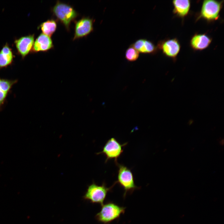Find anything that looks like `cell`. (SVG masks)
Segmentation results:
<instances>
[{
    "label": "cell",
    "mask_w": 224,
    "mask_h": 224,
    "mask_svg": "<svg viewBox=\"0 0 224 224\" xmlns=\"http://www.w3.org/2000/svg\"><path fill=\"white\" fill-rule=\"evenodd\" d=\"M101 206L100 211L95 217L99 222L110 224L113 221L119 219L125 212L126 208L120 206L114 202L107 201Z\"/></svg>",
    "instance_id": "cell-1"
},
{
    "label": "cell",
    "mask_w": 224,
    "mask_h": 224,
    "mask_svg": "<svg viewBox=\"0 0 224 224\" xmlns=\"http://www.w3.org/2000/svg\"><path fill=\"white\" fill-rule=\"evenodd\" d=\"M115 164L118 168L116 181L124 190L123 197L124 198L128 194H131L134 190L140 189V187L135 185L134 176L131 169L118 162Z\"/></svg>",
    "instance_id": "cell-2"
},
{
    "label": "cell",
    "mask_w": 224,
    "mask_h": 224,
    "mask_svg": "<svg viewBox=\"0 0 224 224\" xmlns=\"http://www.w3.org/2000/svg\"><path fill=\"white\" fill-rule=\"evenodd\" d=\"M116 184L115 181L112 185L108 187L105 182H103L101 185H98L93 181L88 187L83 198L92 203L100 204L101 205L104 203L108 193L112 191Z\"/></svg>",
    "instance_id": "cell-3"
},
{
    "label": "cell",
    "mask_w": 224,
    "mask_h": 224,
    "mask_svg": "<svg viewBox=\"0 0 224 224\" xmlns=\"http://www.w3.org/2000/svg\"><path fill=\"white\" fill-rule=\"evenodd\" d=\"M52 12L67 30H69L71 23L78 15L77 12L71 6L58 1L53 7Z\"/></svg>",
    "instance_id": "cell-4"
},
{
    "label": "cell",
    "mask_w": 224,
    "mask_h": 224,
    "mask_svg": "<svg viewBox=\"0 0 224 224\" xmlns=\"http://www.w3.org/2000/svg\"><path fill=\"white\" fill-rule=\"evenodd\" d=\"M224 1L205 0L203 1L201 8L196 17V21L203 19L207 22L216 21L219 17Z\"/></svg>",
    "instance_id": "cell-5"
},
{
    "label": "cell",
    "mask_w": 224,
    "mask_h": 224,
    "mask_svg": "<svg viewBox=\"0 0 224 224\" xmlns=\"http://www.w3.org/2000/svg\"><path fill=\"white\" fill-rule=\"evenodd\" d=\"M128 142L123 144L120 143L115 138L112 137L109 139L103 146L102 150L96 153L97 155L104 154L106 157L105 163L111 159H114L115 163L118 162V158L124 151V147Z\"/></svg>",
    "instance_id": "cell-6"
},
{
    "label": "cell",
    "mask_w": 224,
    "mask_h": 224,
    "mask_svg": "<svg viewBox=\"0 0 224 224\" xmlns=\"http://www.w3.org/2000/svg\"><path fill=\"white\" fill-rule=\"evenodd\" d=\"M157 47L165 56L175 60L180 52L181 45L177 38H169L160 41Z\"/></svg>",
    "instance_id": "cell-7"
},
{
    "label": "cell",
    "mask_w": 224,
    "mask_h": 224,
    "mask_svg": "<svg viewBox=\"0 0 224 224\" xmlns=\"http://www.w3.org/2000/svg\"><path fill=\"white\" fill-rule=\"evenodd\" d=\"M94 20L89 17H83L75 22L73 40L87 36L93 30Z\"/></svg>",
    "instance_id": "cell-8"
},
{
    "label": "cell",
    "mask_w": 224,
    "mask_h": 224,
    "mask_svg": "<svg viewBox=\"0 0 224 224\" xmlns=\"http://www.w3.org/2000/svg\"><path fill=\"white\" fill-rule=\"evenodd\" d=\"M34 41V35L22 36L14 41L18 54L24 58L32 50Z\"/></svg>",
    "instance_id": "cell-9"
},
{
    "label": "cell",
    "mask_w": 224,
    "mask_h": 224,
    "mask_svg": "<svg viewBox=\"0 0 224 224\" xmlns=\"http://www.w3.org/2000/svg\"><path fill=\"white\" fill-rule=\"evenodd\" d=\"M212 40V38L206 34L196 33L190 40V46L194 51H202L208 48Z\"/></svg>",
    "instance_id": "cell-10"
},
{
    "label": "cell",
    "mask_w": 224,
    "mask_h": 224,
    "mask_svg": "<svg viewBox=\"0 0 224 224\" xmlns=\"http://www.w3.org/2000/svg\"><path fill=\"white\" fill-rule=\"evenodd\" d=\"M53 47V41L50 37L42 33L36 39L31 52H46Z\"/></svg>",
    "instance_id": "cell-11"
},
{
    "label": "cell",
    "mask_w": 224,
    "mask_h": 224,
    "mask_svg": "<svg viewBox=\"0 0 224 224\" xmlns=\"http://www.w3.org/2000/svg\"><path fill=\"white\" fill-rule=\"evenodd\" d=\"M17 80H10L0 77V112L2 109L7 98Z\"/></svg>",
    "instance_id": "cell-12"
},
{
    "label": "cell",
    "mask_w": 224,
    "mask_h": 224,
    "mask_svg": "<svg viewBox=\"0 0 224 224\" xmlns=\"http://www.w3.org/2000/svg\"><path fill=\"white\" fill-rule=\"evenodd\" d=\"M173 6V12L177 17L184 18L189 14L191 7L189 0H175L172 2Z\"/></svg>",
    "instance_id": "cell-13"
},
{
    "label": "cell",
    "mask_w": 224,
    "mask_h": 224,
    "mask_svg": "<svg viewBox=\"0 0 224 224\" xmlns=\"http://www.w3.org/2000/svg\"><path fill=\"white\" fill-rule=\"evenodd\" d=\"M131 45L139 53L142 54H154L158 50L152 42L145 39L138 40Z\"/></svg>",
    "instance_id": "cell-14"
},
{
    "label": "cell",
    "mask_w": 224,
    "mask_h": 224,
    "mask_svg": "<svg viewBox=\"0 0 224 224\" xmlns=\"http://www.w3.org/2000/svg\"><path fill=\"white\" fill-rule=\"evenodd\" d=\"M13 58L12 50L6 43L0 51V69L11 65L13 62Z\"/></svg>",
    "instance_id": "cell-15"
},
{
    "label": "cell",
    "mask_w": 224,
    "mask_h": 224,
    "mask_svg": "<svg viewBox=\"0 0 224 224\" xmlns=\"http://www.w3.org/2000/svg\"><path fill=\"white\" fill-rule=\"evenodd\" d=\"M39 28L41 29L42 33L50 37L57 29L56 21L53 19L48 20L42 23Z\"/></svg>",
    "instance_id": "cell-16"
},
{
    "label": "cell",
    "mask_w": 224,
    "mask_h": 224,
    "mask_svg": "<svg viewBox=\"0 0 224 224\" xmlns=\"http://www.w3.org/2000/svg\"><path fill=\"white\" fill-rule=\"evenodd\" d=\"M139 56V53L131 45L127 49L125 53L126 58L130 62L136 60Z\"/></svg>",
    "instance_id": "cell-17"
}]
</instances>
